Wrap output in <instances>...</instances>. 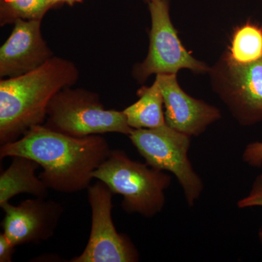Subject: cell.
<instances>
[{"instance_id":"19","label":"cell","mask_w":262,"mask_h":262,"mask_svg":"<svg viewBox=\"0 0 262 262\" xmlns=\"http://www.w3.org/2000/svg\"><path fill=\"white\" fill-rule=\"evenodd\" d=\"M52 1H53V5H54L55 6L61 4V3H66V4L70 5V6H73L75 3H82L83 0H52Z\"/></svg>"},{"instance_id":"18","label":"cell","mask_w":262,"mask_h":262,"mask_svg":"<svg viewBox=\"0 0 262 262\" xmlns=\"http://www.w3.org/2000/svg\"><path fill=\"white\" fill-rule=\"evenodd\" d=\"M15 247L4 233L0 234V262H11Z\"/></svg>"},{"instance_id":"6","label":"cell","mask_w":262,"mask_h":262,"mask_svg":"<svg viewBox=\"0 0 262 262\" xmlns=\"http://www.w3.org/2000/svg\"><path fill=\"white\" fill-rule=\"evenodd\" d=\"M92 222L87 246L80 256L71 262H136L139 253L135 245L124 234L117 232L114 225L113 192L98 180L88 188Z\"/></svg>"},{"instance_id":"1","label":"cell","mask_w":262,"mask_h":262,"mask_svg":"<svg viewBox=\"0 0 262 262\" xmlns=\"http://www.w3.org/2000/svg\"><path fill=\"white\" fill-rule=\"evenodd\" d=\"M111 151L108 141L100 135L73 137L41 125L18 140L1 145L0 158H30L42 167L39 177L49 189L75 193L91 186L93 173Z\"/></svg>"},{"instance_id":"16","label":"cell","mask_w":262,"mask_h":262,"mask_svg":"<svg viewBox=\"0 0 262 262\" xmlns=\"http://www.w3.org/2000/svg\"><path fill=\"white\" fill-rule=\"evenodd\" d=\"M237 205L239 208L262 207V173L255 179L249 194L239 200ZM258 238L262 244V230L258 232Z\"/></svg>"},{"instance_id":"17","label":"cell","mask_w":262,"mask_h":262,"mask_svg":"<svg viewBox=\"0 0 262 262\" xmlns=\"http://www.w3.org/2000/svg\"><path fill=\"white\" fill-rule=\"evenodd\" d=\"M243 161L253 168L262 167V142L250 143L245 148L242 155Z\"/></svg>"},{"instance_id":"3","label":"cell","mask_w":262,"mask_h":262,"mask_svg":"<svg viewBox=\"0 0 262 262\" xmlns=\"http://www.w3.org/2000/svg\"><path fill=\"white\" fill-rule=\"evenodd\" d=\"M113 194L122 196V208L127 213L151 218L163 211L165 191L171 177L163 170L131 160L121 149H112L104 163L93 173Z\"/></svg>"},{"instance_id":"2","label":"cell","mask_w":262,"mask_h":262,"mask_svg":"<svg viewBox=\"0 0 262 262\" xmlns=\"http://www.w3.org/2000/svg\"><path fill=\"white\" fill-rule=\"evenodd\" d=\"M79 71L69 60L53 56L28 73L0 81V144L18 140L43 125L57 94L77 82Z\"/></svg>"},{"instance_id":"15","label":"cell","mask_w":262,"mask_h":262,"mask_svg":"<svg viewBox=\"0 0 262 262\" xmlns=\"http://www.w3.org/2000/svg\"><path fill=\"white\" fill-rule=\"evenodd\" d=\"M53 7L52 0H0V24H14L18 19L42 20Z\"/></svg>"},{"instance_id":"13","label":"cell","mask_w":262,"mask_h":262,"mask_svg":"<svg viewBox=\"0 0 262 262\" xmlns=\"http://www.w3.org/2000/svg\"><path fill=\"white\" fill-rule=\"evenodd\" d=\"M138 94L139 99L124 110L127 122L133 129L157 128L165 125L163 98L158 80L150 87H143Z\"/></svg>"},{"instance_id":"11","label":"cell","mask_w":262,"mask_h":262,"mask_svg":"<svg viewBox=\"0 0 262 262\" xmlns=\"http://www.w3.org/2000/svg\"><path fill=\"white\" fill-rule=\"evenodd\" d=\"M42 20H15L0 48V77H18L35 70L53 56L41 33Z\"/></svg>"},{"instance_id":"7","label":"cell","mask_w":262,"mask_h":262,"mask_svg":"<svg viewBox=\"0 0 262 262\" xmlns=\"http://www.w3.org/2000/svg\"><path fill=\"white\" fill-rule=\"evenodd\" d=\"M211 72L215 92L241 125L262 121V58L241 63L226 54Z\"/></svg>"},{"instance_id":"8","label":"cell","mask_w":262,"mask_h":262,"mask_svg":"<svg viewBox=\"0 0 262 262\" xmlns=\"http://www.w3.org/2000/svg\"><path fill=\"white\" fill-rule=\"evenodd\" d=\"M151 18L149 49L145 61L137 66L136 78L144 81L151 75L177 74L182 69L205 73L209 68L193 58L182 46L171 23L168 0L149 3Z\"/></svg>"},{"instance_id":"12","label":"cell","mask_w":262,"mask_h":262,"mask_svg":"<svg viewBox=\"0 0 262 262\" xmlns=\"http://www.w3.org/2000/svg\"><path fill=\"white\" fill-rule=\"evenodd\" d=\"M39 167L37 162L30 158L13 157L10 166L0 176V206L22 193L35 198H46L49 188L36 175Z\"/></svg>"},{"instance_id":"10","label":"cell","mask_w":262,"mask_h":262,"mask_svg":"<svg viewBox=\"0 0 262 262\" xmlns=\"http://www.w3.org/2000/svg\"><path fill=\"white\" fill-rule=\"evenodd\" d=\"M163 95L166 125L189 136H198L222 117L220 110L186 94L177 74L157 75Z\"/></svg>"},{"instance_id":"20","label":"cell","mask_w":262,"mask_h":262,"mask_svg":"<svg viewBox=\"0 0 262 262\" xmlns=\"http://www.w3.org/2000/svg\"><path fill=\"white\" fill-rule=\"evenodd\" d=\"M144 1L146 2V3H150L151 2L159 1V0H144Z\"/></svg>"},{"instance_id":"4","label":"cell","mask_w":262,"mask_h":262,"mask_svg":"<svg viewBox=\"0 0 262 262\" xmlns=\"http://www.w3.org/2000/svg\"><path fill=\"white\" fill-rule=\"evenodd\" d=\"M43 125L73 137L107 133L129 136L134 130L123 112L106 110L97 94L71 87L62 90L52 99Z\"/></svg>"},{"instance_id":"5","label":"cell","mask_w":262,"mask_h":262,"mask_svg":"<svg viewBox=\"0 0 262 262\" xmlns=\"http://www.w3.org/2000/svg\"><path fill=\"white\" fill-rule=\"evenodd\" d=\"M128 137L149 166L175 176L188 206H194L204 185L188 158L190 136L165 124L157 128L134 129Z\"/></svg>"},{"instance_id":"14","label":"cell","mask_w":262,"mask_h":262,"mask_svg":"<svg viewBox=\"0 0 262 262\" xmlns=\"http://www.w3.org/2000/svg\"><path fill=\"white\" fill-rule=\"evenodd\" d=\"M232 61L246 63L262 58V27L248 21L234 31L229 52Z\"/></svg>"},{"instance_id":"9","label":"cell","mask_w":262,"mask_h":262,"mask_svg":"<svg viewBox=\"0 0 262 262\" xmlns=\"http://www.w3.org/2000/svg\"><path fill=\"white\" fill-rule=\"evenodd\" d=\"M5 212L3 233L15 245L39 244L53 237L63 213L61 203L46 198L27 199L13 206H0Z\"/></svg>"}]
</instances>
